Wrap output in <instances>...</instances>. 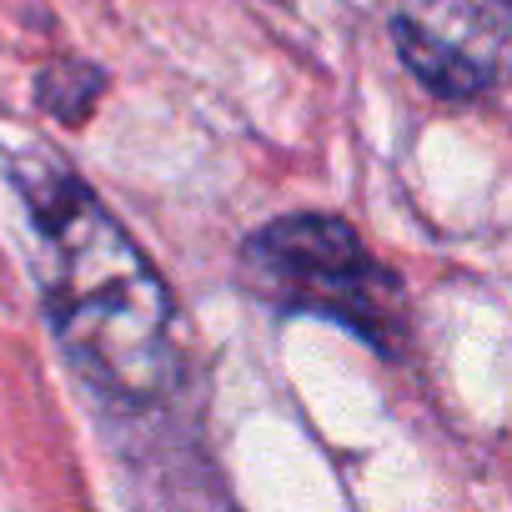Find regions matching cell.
I'll use <instances>...</instances> for the list:
<instances>
[{
    "mask_svg": "<svg viewBox=\"0 0 512 512\" xmlns=\"http://www.w3.org/2000/svg\"><path fill=\"white\" fill-rule=\"evenodd\" d=\"M6 181L31 216L41 302L71 367L126 407L171 397L176 297L141 241L51 146H11Z\"/></svg>",
    "mask_w": 512,
    "mask_h": 512,
    "instance_id": "1",
    "label": "cell"
},
{
    "mask_svg": "<svg viewBox=\"0 0 512 512\" xmlns=\"http://www.w3.org/2000/svg\"><path fill=\"white\" fill-rule=\"evenodd\" d=\"M241 282L282 312H312L392 352L407 312L402 282L362 246L352 221L297 211L241 241Z\"/></svg>",
    "mask_w": 512,
    "mask_h": 512,
    "instance_id": "2",
    "label": "cell"
},
{
    "mask_svg": "<svg viewBox=\"0 0 512 512\" xmlns=\"http://www.w3.org/2000/svg\"><path fill=\"white\" fill-rule=\"evenodd\" d=\"M392 36H397V56L407 61V71L442 101H477L487 86H492V66L472 51H462L457 41L437 36L427 21L417 16H397L392 21Z\"/></svg>",
    "mask_w": 512,
    "mask_h": 512,
    "instance_id": "3",
    "label": "cell"
},
{
    "mask_svg": "<svg viewBox=\"0 0 512 512\" xmlns=\"http://www.w3.org/2000/svg\"><path fill=\"white\" fill-rule=\"evenodd\" d=\"M106 86H111V81H106V71H101L96 61L56 56V61H46V66L36 71L31 96H36V106H41L51 121H61V126H86L91 111L101 106Z\"/></svg>",
    "mask_w": 512,
    "mask_h": 512,
    "instance_id": "4",
    "label": "cell"
},
{
    "mask_svg": "<svg viewBox=\"0 0 512 512\" xmlns=\"http://www.w3.org/2000/svg\"><path fill=\"white\" fill-rule=\"evenodd\" d=\"M432 6V31L457 41L462 51L477 56V46H507L512 36V0H427ZM487 61V56H482Z\"/></svg>",
    "mask_w": 512,
    "mask_h": 512,
    "instance_id": "5",
    "label": "cell"
}]
</instances>
